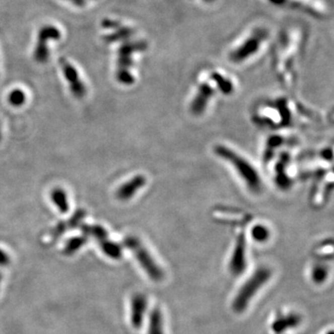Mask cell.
<instances>
[{"label": "cell", "instance_id": "obj_1", "mask_svg": "<svg viewBox=\"0 0 334 334\" xmlns=\"http://www.w3.org/2000/svg\"><path fill=\"white\" fill-rule=\"evenodd\" d=\"M270 30L263 25H254L244 31L228 50V59L235 65L244 64L255 58L270 43Z\"/></svg>", "mask_w": 334, "mask_h": 334}, {"label": "cell", "instance_id": "obj_2", "mask_svg": "<svg viewBox=\"0 0 334 334\" xmlns=\"http://www.w3.org/2000/svg\"><path fill=\"white\" fill-rule=\"evenodd\" d=\"M214 152L218 158L224 160L234 169L241 181L246 185L247 188L252 193H259L263 188V180L255 166L237 153L232 148L218 144Z\"/></svg>", "mask_w": 334, "mask_h": 334}, {"label": "cell", "instance_id": "obj_3", "mask_svg": "<svg viewBox=\"0 0 334 334\" xmlns=\"http://www.w3.org/2000/svg\"><path fill=\"white\" fill-rule=\"evenodd\" d=\"M272 276L271 270L266 266H261L255 270L252 276L243 283L239 292L235 295L232 308L236 313L240 314L246 310L248 305L258 292L270 282Z\"/></svg>", "mask_w": 334, "mask_h": 334}, {"label": "cell", "instance_id": "obj_4", "mask_svg": "<svg viewBox=\"0 0 334 334\" xmlns=\"http://www.w3.org/2000/svg\"><path fill=\"white\" fill-rule=\"evenodd\" d=\"M123 244L128 248L135 255L138 263L144 270L147 276L153 282H161L164 278V271L161 265L156 262L152 253L149 252L146 246L140 239L134 236H128L123 240Z\"/></svg>", "mask_w": 334, "mask_h": 334}, {"label": "cell", "instance_id": "obj_5", "mask_svg": "<svg viewBox=\"0 0 334 334\" xmlns=\"http://www.w3.org/2000/svg\"><path fill=\"white\" fill-rule=\"evenodd\" d=\"M145 48H146V44L142 41L128 43L127 45L120 48L118 56L117 72H116L118 82L121 83L124 86H130L134 83L135 78L130 72L131 66L133 64L132 55L136 51H142Z\"/></svg>", "mask_w": 334, "mask_h": 334}, {"label": "cell", "instance_id": "obj_6", "mask_svg": "<svg viewBox=\"0 0 334 334\" xmlns=\"http://www.w3.org/2000/svg\"><path fill=\"white\" fill-rule=\"evenodd\" d=\"M217 91V88L214 87V84L210 78L209 82L206 81L199 83L197 88V91L194 95V98L189 105L190 112L196 116L202 115L206 111L209 102L211 101Z\"/></svg>", "mask_w": 334, "mask_h": 334}, {"label": "cell", "instance_id": "obj_7", "mask_svg": "<svg viewBox=\"0 0 334 334\" xmlns=\"http://www.w3.org/2000/svg\"><path fill=\"white\" fill-rule=\"evenodd\" d=\"M246 269V237L241 232L237 236L234 249L229 260V270L233 276H240Z\"/></svg>", "mask_w": 334, "mask_h": 334}, {"label": "cell", "instance_id": "obj_8", "mask_svg": "<svg viewBox=\"0 0 334 334\" xmlns=\"http://www.w3.org/2000/svg\"><path fill=\"white\" fill-rule=\"evenodd\" d=\"M60 63H61V68H62L65 78L69 83L72 94L74 95L77 99L81 100L85 97V95L87 94V88L82 80L80 79L78 72L67 60L62 59L60 61Z\"/></svg>", "mask_w": 334, "mask_h": 334}, {"label": "cell", "instance_id": "obj_9", "mask_svg": "<svg viewBox=\"0 0 334 334\" xmlns=\"http://www.w3.org/2000/svg\"><path fill=\"white\" fill-rule=\"evenodd\" d=\"M148 301L146 296L142 293H136L131 298L130 303V321L133 328H141L146 316Z\"/></svg>", "mask_w": 334, "mask_h": 334}, {"label": "cell", "instance_id": "obj_10", "mask_svg": "<svg viewBox=\"0 0 334 334\" xmlns=\"http://www.w3.org/2000/svg\"><path fill=\"white\" fill-rule=\"evenodd\" d=\"M60 34L59 30L55 27L47 26L42 28L39 33V41L35 50V59L36 61L44 63L48 58V49L47 41L48 39H59Z\"/></svg>", "mask_w": 334, "mask_h": 334}, {"label": "cell", "instance_id": "obj_11", "mask_svg": "<svg viewBox=\"0 0 334 334\" xmlns=\"http://www.w3.org/2000/svg\"><path fill=\"white\" fill-rule=\"evenodd\" d=\"M146 176L143 175H137L124 182L123 185L116 190V198L122 202H126L133 198L137 192L146 185Z\"/></svg>", "mask_w": 334, "mask_h": 334}, {"label": "cell", "instance_id": "obj_12", "mask_svg": "<svg viewBox=\"0 0 334 334\" xmlns=\"http://www.w3.org/2000/svg\"><path fill=\"white\" fill-rule=\"evenodd\" d=\"M302 322V317L297 313H290L277 317L271 325L272 330L277 334L283 333L288 329L297 328Z\"/></svg>", "mask_w": 334, "mask_h": 334}, {"label": "cell", "instance_id": "obj_13", "mask_svg": "<svg viewBox=\"0 0 334 334\" xmlns=\"http://www.w3.org/2000/svg\"><path fill=\"white\" fill-rule=\"evenodd\" d=\"M209 78L215 85L218 91L225 95L232 94L234 91V84L226 74L219 71H212L209 73Z\"/></svg>", "mask_w": 334, "mask_h": 334}, {"label": "cell", "instance_id": "obj_14", "mask_svg": "<svg viewBox=\"0 0 334 334\" xmlns=\"http://www.w3.org/2000/svg\"><path fill=\"white\" fill-rule=\"evenodd\" d=\"M85 217H86V211L84 209H78L68 221H64V222L58 224L57 227L54 229L53 233L56 236H59V235L64 233L67 229L77 228V226L82 222V220L85 218Z\"/></svg>", "mask_w": 334, "mask_h": 334}, {"label": "cell", "instance_id": "obj_15", "mask_svg": "<svg viewBox=\"0 0 334 334\" xmlns=\"http://www.w3.org/2000/svg\"><path fill=\"white\" fill-rule=\"evenodd\" d=\"M148 334H164V319L159 307H154L151 312Z\"/></svg>", "mask_w": 334, "mask_h": 334}, {"label": "cell", "instance_id": "obj_16", "mask_svg": "<svg viewBox=\"0 0 334 334\" xmlns=\"http://www.w3.org/2000/svg\"><path fill=\"white\" fill-rule=\"evenodd\" d=\"M50 198L53 204L57 206L58 210L61 214H66L69 211V202H68V196L65 192L64 189L60 188H56L53 189L50 193Z\"/></svg>", "mask_w": 334, "mask_h": 334}, {"label": "cell", "instance_id": "obj_17", "mask_svg": "<svg viewBox=\"0 0 334 334\" xmlns=\"http://www.w3.org/2000/svg\"><path fill=\"white\" fill-rule=\"evenodd\" d=\"M251 238L258 243H264L270 240V230L263 224H256L251 229Z\"/></svg>", "mask_w": 334, "mask_h": 334}, {"label": "cell", "instance_id": "obj_18", "mask_svg": "<svg viewBox=\"0 0 334 334\" xmlns=\"http://www.w3.org/2000/svg\"><path fill=\"white\" fill-rule=\"evenodd\" d=\"M81 229L84 234L94 237L96 240H99V242L108 239V233L106 229L100 225H82Z\"/></svg>", "mask_w": 334, "mask_h": 334}, {"label": "cell", "instance_id": "obj_19", "mask_svg": "<svg viewBox=\"0 0 334 334\" xmlns=\"http://www.w3.org/2000/svg\"><path fill=\"white\" fill-rule=\"evenodd\" d=\"M100 246L103 252L109 257L118 259L122 255V247L117 243L109 240V239L100 241Z\"/></svg>", "mask_w": 334, "mask_h": 334}, {"label": "cell", "instance_id": "obj_20", "mask_svg": "<svg viewBox=\"0 0 334 334\" xmlns=\"http://www.w3.org/2000/svg\"><path fill=\"white\" fill-rule=\"evenodd\" d=\"M328 269L323 264H316L311 270V279L315 284L320 285L328 279Z\"/></svg>", "mask_w": 334, "mask_h": 334}, {"label": "cell", "instance_id": "obj_21", "mask_svg": "<svg viewBox=\"0 0 334 334\" xmlns=\"http://www.w3.org/2000/svg\"><path fill=\"white\" fill-rule=\"evenodd\" d=\"M86 241H87L86 236H85V237H76V238L71 239V240L67 242L66 246H65V253H66V254L74 253V252L77 251L79 248H81V247L86 243Z\"/></svg>", "mask_w": 334, "mask_h": 334}, {"label": "cell", "instance_id": "obj_22", "mask_svg": "<svg viewBox=\"0 0 334 334\" xmlns=\"http://www.w3.org/2000/svg\"><path fill=\"white\" fill-rule=\"evenodd\" d=\"M26 100V96L23 90L14 89L9 95V102L14 107L23 105Z\"/></svg>", "mask_w": 334, "mask_h": 334}, {"label": "cell", "instance_id": "obj_23", "mask_svg": "<svg viewBox=\"0 0 334 334\" xmlns=\"http://www.w3.org/2000/svg\"><path fill=\"white\" fill-rule=\"evenodd\" d=\"M10 263V256L6 252L0 249V265H5Z\"/></svg>", "mask_w": 334, "mask_h": 334}, {"label": "cell", "instance_id": "obj_24", "mask_svg": "<svg viewBox=\"0 0 334 334\" xmlns=\"http://www.w3.org/2000/svg\"><path fill=\"white\" fill-rule=\"evenodd\" d=\"M192 1L198 2V3L204 4V5H213L217 2V0H192Z\"/></svg>", "mask_w": 334, "mask_h": 334}, {"label": "cell", "instance_id": "obj_25", "mask_svg": "<svg viewBox=\"0 0 334 334\" xmlns=\"http://www.w3.org/2000/svg\"><path fill=\"white\" fill-rule=\"evenodd\" d=\"M326 334H333V332H332V330H329V331H328V333H326Z\"/></svg>", "mask_w": 334, "mask_h": 334}, {"label": "cell", "instance_id": "obj_26", "mask_svg": "<svg viewBox=\"0 0 334 334\" xmlns=\"http://www.w3.org/2000/svg\"><path fill=\"white\" fill-rule=\"evenodd\" d=\"M0 141H1V129H0Z\"/></svg>", "mask_w": 334, "mask_h": 334}, {"label": "cell", "instance_id": "obj_27", "mask_svg": "<svg viewBox=\"0 0 334 334\" xmlns=\"http://www.w3.org/2000/svg\"><path fill=\"white\" fill-rule=\"evenodd\" d=\"M0 282H1V274H0Z\"/></svg>", "mask_w": 334, "mask_h": 334}]
</instances>
